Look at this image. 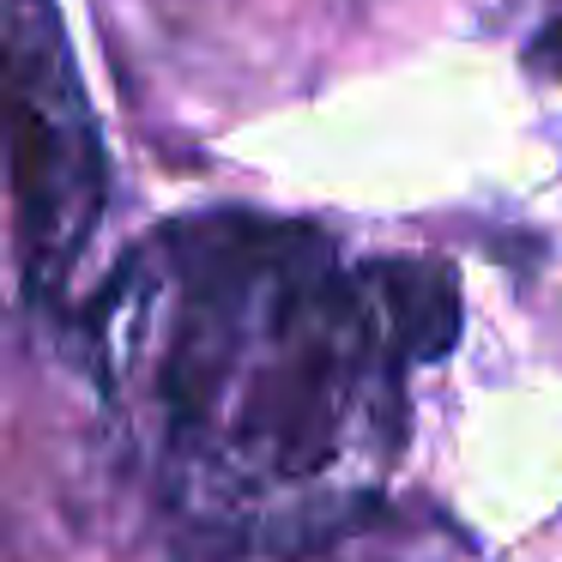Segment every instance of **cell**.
<instances>
[{
	"mask_svg": "<svg viewBox=\"0 0 562 562\" xmlns=\"http://www.w3.org/2000/svg\"><path fill=\"white\" fill-rule=\"evenodd\" d=\"M13 255L31 303L79 267L110 200V158L55 0H7Z\"/></svg>",
	"mask_w": 562,
	"mask_h": 562,
	"instance_id": "1",
	"label": "cell"
},
{
	"mask_svg": "<svg viewBox=\"0 0 562 562\" xmlns=\"http://www.w3.org/2000/svg\"><path fill=\"white\" fill-rule=\"evenodd\" d=\"M375 296L369 315L387 327V357L393 363H441L460 339V279L448 260H375L363 279Z\"/></svg>",
	"mask_w": 562,
	"mask_h": 562,
	"instance_id": "2",
	"label": "cell"
},
{
	"mask_svg": "<svg viewBox=\"0 0 562 562\" xmlns=\"http://www.w3.org/2000/svg\"><path fill=\"white\" fill-rule=\"evenodd\" d=\"M526 61H532V67H544V74H557V79H562V19H557V25H550L538 43H532V49H526Z\"/></svg>",
	"mask_w": 562,
	"mask_h": 562,
	"instance_id": "3",
	"label": "cell"
}]
</instances>
